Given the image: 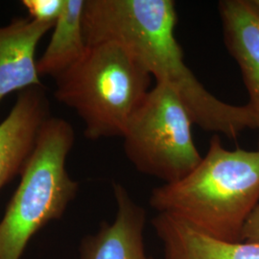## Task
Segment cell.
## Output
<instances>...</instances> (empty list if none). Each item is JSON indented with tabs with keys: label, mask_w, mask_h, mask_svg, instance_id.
Returning <instances> with one entry per match:
<instances>
[{
	"label": "cell",
	"mask_w": 259,
	"mask_h": 259,
	"mask_svg": "<svg viewBox=\"0 0 259 259\" xmlns=\"http://www.w3.org/2000/svg\"><path fill=\"white\" fill-rule=\"evenodd\" d=\"M152 76L128 49L106 42L88 47L83 57L56 78V99L74 110L91 140L123 138L145 99Z\"/></svg>",
	"instance_id": "cell-3"
},
{
	"label": "cell",
	"mask_w": 259,
	"mask_h": 259,
	"mask_svg": "<svg viewBox=\"0 0 259 259\" xmlns=\"http://www.w3.org/2000/svg\"><path fill=\"white\" fill-rule=\"evenodd\" d=\"M72 126L48 117L21 171V179L0 222V259H20L32 236L60 218L74 199L79 185L66 169L74 144Z\"/></svg>",
	"instance_id": "cell-4"
},
{
	"label": "cell",
	"mask_w": 259,
	"mask_h": 259,
	"mask_svg": "<svg viewBox=\"0 0 259 259\" xmlns=\"http://www.w3.org/2000/svg\"><path fill=\"white\" fill-rule=\"evenodd\" d=\"M190 112L176 91L156 83L132 116L122 139L130 161L164 184L181 181L203 157L195 145Z\"/></svg>",
	"instance_id": "cell-5"
},
{
	"label": "cell",
	"mask_w": 259,
	"mask_h": 259,
	"mask_svg": "<svg viewBox=\"0 0 259 259\" xmlns=\"http://www.w3.org/2000/svg\"><path fill=\"white\" fill-rule=\"evenodd\" d=\"M218 11L225 46L239 66L249 93L247 105L256 119L259 149V8L253 0H222Z\"/></svg>",
	"instance_id": "cell-7"
},
{
	"label": "cell",
	"mask_w": 259,
	"mask_h": 259,
	"mask_svg": "<svg viewBox=\"0 0 259 259\" xmlns=\"http://www.w3.org/2000/svg\"><path fill=\"white\" fill-rule=\"evenodd\" d=\"M85 0H65L63 13L54 24L53 35L37 62L39 76L57 78L75 65L87 51L83 28Z\"/></svg>",
	"instance_id": "cell-11"
},
{
	"label": "cell",
	"mask_w": 259,
	"mask_h": 259,
	"mask_svg": "<svg viewBox=\"0 0 259 259\" xmlns=\"http://www.w3.org/2000/svg\"><path fill=\"white\" fill-rule=\"evenodd\" d=\"M254 1V3H255V5L257 6L259 8V0H253Z\"/></svg>",
	"instance_id": "cell-14"
},
{
	"label": "cell",
	"mask_w": 259,
	"mask_h": 259,
	"mask_svg": "<svg viewBox=\"0 0 259 259\" xmlns=\"http://www.w3.org/2000/svg\"><path fill=\"white\" fill-rule=\"evenodd\" d=\"M241 241L259 245V204L250 213L244 225Z\"/></svg>",
	"instance_id": "cell-13"
},
{
	"label": "cell",
	"mask_w": 259,
	"mask_h": 259,
	"mask_svg": "<svg viewBox=\"0 0 259 259\" xmlns=\"http://www.w3.org/2000/svg\"><path fill=\"white\" fill-rule=\"evenodd\" d=\"M52 27L30 17L14 19L0 27V103L10 93L41 87L35 53Z\"/></svg>",
	"instance_id": "cell-9"
},
{
	"label": "cell",
	"mask_w": 259,
	"mask_h": 259,
	"mask_svg": "<svg viewBox=\"0 0 259 259\" xmlns=\"http://www.w3.org/2000/svg\"><path fill=\"white\" fill-rule=\"evenodd\" d=\"M259 204V149L229 150L213 136L205 156L187 176L153 189L150 204L227 242H241Z\"/></svg>",
	"instance_id": "cell-2"
},
{
	"label": "cell",
	"mask_w": 259,
	"mask_h": 259,
	"mask_svg": "<svg viewBox=\"0 0 259 259\" xmlns=\"http://www.w3.org/2000/svg\"><path fill=\"white\" fill-rule=\"evenodd\" d=\"M48 117L49 105L41 87L20 93L8 116L0 123V189L21 173Z\"/></svg>",
	"instance_id": "cell-6"
},
{
	"label": "cell",
	"mask_w": 259,
	"mask_h": 259,
	"mask_svg": "<svg viewBox=\"0 0 259 259\" xmlns=\"http://www.w3.org/2000/svg\"><path fill=\"white\" fill-rule=\"evenodd\" d=\"M65 0H23L22 5L26 8L30 18L41 23L55 24L63 13Z\"/></svg>",
	"instance_id": "cell-12"
},
{
	"label": "cell",
	"mask_w": 259,
	"mask_h": 259,
	"mask_svg": "<svg viewBox=\"0 0 259 259\" xmlns=\"http://www.w3.org/2000/svg\"><path fill=\"white\" fill-rule=\"evenodd\" d=\"M117 211L111 224L104 223L94 235L84 238L82 259H153L147 255L143 231L146 212L123 185L113 184Z\"/></svg>",
	"instance_id": "cell-8"
},
{
	"label": "cell",
	"mask_w": 259,
	"mask_h": 259,
	"mask_svg": "<svg viewBox=\"0 0 259 259\" xmlns=\"http://www.w3.org/2000/svg\"><path fill=\"white\" fill-rule=\"evenodd\" d=\"M152 224L162 242L164 259H259L257 244L214 238L168 213H157Z\"/></svg>",
	"instance_id": "cell-10"
},
{
	"label": "cell",
	"mask_w": 259,
	"mask_h": 259,
	"mask_svg": "<svg viewBox=\"0 0 259 259\" xmlns=\"http://www.w3.org/2000/svg\"><path fill=\"white\" fill-rule=\"evenodd\" d=\"M177 22L172 0H85L83 7L87 46L113 42L128 49L156 83H167L176 91L194 125L231 139L246 130L257 129L248 105L220 100L186 65L175 36Z\"/></svg>",
	"instance_id": "cell-1"
}]
</instances>
